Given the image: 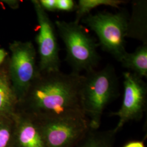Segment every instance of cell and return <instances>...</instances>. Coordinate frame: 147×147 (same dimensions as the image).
Segmentation results:
<instances>
[{"label": "cell", "instance_id": "cell-8", "mask_svg": "<svg viewBox=\"0 0 147 147\" xmlns=\"http://www.w3.org/2000/svg\"><path fill=\"white\" fill-rule=\"evenodd\" d=\"M124 76V95L121 108L111 115L119 118L116 127L117 133L126 123L138 121L146 110L147 86L142 78L131 72H125Z\"/></svg>", "mask_w": 147, "mask_h": 147}, {"label": "cell", "instance_id": "cell-3", "mask_svg": "<svg viewBox=\"0 0 147 147\" xmlns=\"http://www.w3.org/2000/svg\"><path fill=\"white\" fill-rule=\"evenodd\" d=\"M55 25L65 45V60L72 68L71 73L80 74L94 70L100 60L97 51L99 45L88 30L75 21L57 20Z\"/></svg>", "mask_w": 147, "mask_h": 147}, {"label": "cell", "instance_id": "cell-4", "mask_svg": "<svg viewBox=\"0 0 147 147\" xmlns=\"http://www.w3.org/2000/svg\"><path fill=\"white\" fill-rule=\"evenodd\" d=\"M129 15L125 9L113 14L107 12L89 14L81 20L94 32L102 50L112 55L118 61L126 53L125 38Z\"/></svg>", "mask_w": 147, "mask_h": 147}, {"label": "cell", "instance_id": "cell-15", "mask_svg": "<svg viewBox=\"0 0 147 147\" xmlns=\"http://www.w3.org/2000/svg\"><path fill=\"white\" fill-rule=\"evenodd\" d=\"M13 118H0V147H11L13 141Z\"/></svg>", "mask_w": 147, "mask_h": 147}, {"label": "cell", "instance_id": "cell-1", "mask_svg": "<svg viewBox=\"0 0 147 147\" xmlns=\"http://www.w3.org/2000/svg\"><path fill=\"white\" fill-rule=\"evenodd\" d=\"M84 75L60 70L40 73L21 103L24 113L38 120L84 115L80 91Z\"/></svg>", "mask_w": 147, "mask_h": 147}, {"label": "cell", "instance_id": "cell-2", "mask_svg": "<svg viewBox=\"0 0 147 147\" xmlns=\"http://www.w3.org/2000/svg\"><path fill=\"white\" fill-rule=\"evenodd\" d=\"M119 82L115 68L107 65L102 70L87 72L80 91V102L91 130H97L106 107L117 98Z\"/></svg>", "mask_w": 147, "mask_h": 147}, {"label": "cell", "instance_id": "cell-17", "mask_svg": "<svg viewBox=\"0 0 147 147\" xmlns=\"http://www.w3.org/2000/svg\"><path fill=\"white\" fill-rule=\"evenodd\" d=\"M42 8L45 11H55L56 10V0H41L39 1Z\"/></svg>", "mask_w": 147, "mask_h": 147}, {"label": "cell", "instance_id": "cell-6", "mask_svg": "<svg viewBox=\"0 0 147 147\" xmlns=\"http://www.w3.org/2000/svg\"><path fill=\"white\" fill-rule=\"evenodd\" d=\"M37 121L47 147H74L90 129L84 115Z\"/></svg>", "mask_w": 147, "mask_h": 147}, {"label": "cell", "instance_id": "cell-13", "mask_svg": "<svg viewBox=\"0 0 147 147\" xmlns=\"http://www.w3.org/2000/svg\"><path fill=\"white\" fill-rule=\"evenodd\" d=\"M115 134L113 130L97 131L90 129L78 147H113Z\"/></svg>", "mask_w": 147, "mask_h": 147}, {"label": "cell", "instance_id": "cell-16", "mask_svg": "<svg viewBox=\"0 0 147 147\" xmlns=\"http://www.w3.org/2000/svg\"><path fill=\"white\" fill-rule=\"evenodd\" d=\"M77 3L73 0H56V10L61 11H73L76 10Z\"/></svg>", "mask_w": 147, "mask_h": 147}, {"label": "cell", "instance_id": "cell-18", "mask_svg": "<svg viewBox=\"0 0 147 147\" xmlns=\"http://www.w3.org/2000/svg\"><path fill=\"white\" fill-rule=\"evenodd\" d=\"M122 147H146V146L141 141H131L126 143Z\"/></svg>", "mask_w": 147, "mask_h": 147}, {"label": "cell", "instance_id": "cell-19", "mask_svg": "<svg viewBox=\"0 0 147 147\" xmlns=\"http://www.w3.org/2000/svg\"><path fill=\"white\" fill-rule=\"evenodd\" d=\"M7 55V53H6L5 50L2 49H0V65L3 63Z\"/></svg>", "mask_w": 147, "mask_h": 147}, {"label": "cell", "instance_id": "cell-5", "mask_svg": "<svg viewBox=\"0 0 147 147\" xmlns=\"http://www.w3.org/2000/svg\"><path fill=\"white\" fill-rule=\"evenodd\" d=\"M9 75L19 102H22L40 72L36 65L37 53L31 42L15 41L10 45Z\"/></svg>", "mask_w": 147, "mask_h": 147}, {"label": "cell", "instance_id": "cell-10", "mask_svg": "<svg viewBox=\"0 0 147 147\" xmlns=\"http://www.w3.org/2000/svg\"><path fill=\"white\" fill-rule=\"evenodd\" d=\"M147 1H135L127 24L126 37L134 38L147 44Z\"/></svg>", "mask_w": 147, "mask_h": 147}, {"label": "cell", "instance_id": "cell-11", "mask_svg": "<svg viewBox=\"0 0 147 147\" xmlns=\"http://www.w3.org/2000/svg\"><path fill=\"white\" fill-rule=\"evenodd\" d=\"M19 102L12 87L8 71L0 69V118H13Z\"/></svg>", "mask_w": 147, "mask_h": 147}, {"label": "cell", "instance_id": "cell-12", "mask_svg": "<svg viewBox=\"0 0 147 147\" xmlns=\"http://www.w3.org/2000/svg\"><path fill=\"white\" fill-rule=\"evenodd\" d=\"M122 66L141 78L147 77V44H142L132 53L126 52L121 58Z\"/></svg>", "mask_w": 147, "mask_h": 147}, {"label": "cell", "instance_id": "cell-14", "mask_svg": "<svg viewBox=\"0 0 147 147\" xmlns=\"http://www.w3.org/2000/svg\"><path fill=\"white\" fill-rule=\"evenodd\" d=\"M123 0H80L77 3L76 18L74 21L80 23L85 16L90 14V11L100 5H107L114 8H119V5L125 3Z\"/></svg>", "mask_w": 147, "mask_h": 147}, {"label": "cell", "instance_id": "cell-9", "mask_svg": "<svg viewBox=\"0 0 147 147\" xmlns=\"http://www.w3.org/2000/svg\"><path fill=\"white\" fill-rule=\"evenodd\" d=\"M13 119L14 147H47L37 119L24 112Z\"/></svg>", "mask_w": 147, "mask_h": 147}, {"label": "cell", "instance_id": "cell-7", "mask_svg": "<svg viewBox=\"0 0 147 147\" xmlns=\"http://www.w3.org/2000/svg\"><path fill=\"white\" fill-rule=\"evenodd\" d=\"M32 2L38 23L36 42L39 56V71L42 74L59 71V49L54 24L39 1L34 0L32 1Z\"/></svg>", "mask_w": 147, "mask_h": 147}]
</instances>
